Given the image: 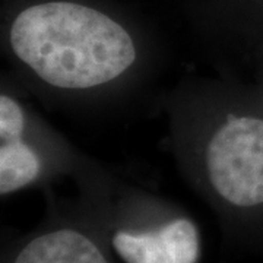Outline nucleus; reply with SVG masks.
I'll list each match as a JSON object with an SVG mask.
<instances>
[{
	"label": "nucleus",
	"instance_id": "20e7f679",
	"mask_svg": "<svg viewBox=\"0 0 263 263\" xmlns=\"http://www.w3.org/2000/svg\"><path fill=\"white\" fill-rule=\"evenodd\" d=\"M15 263H108L100 249L85 235L60 230L32 240Z\"/></svg>",
	"mask_w": 263,
	"mask_h": 263
},
{
	"label": "nucleus",
	"instance_id": "39448f33",
	"mask_svg": "<svg viewBox=\"0 0 263 263\" xmlns=\"http://www.w3.org/2000/svg\"><path fill=\"white\" fill-rule=\"evenodd\" d=\"M41 168L35 152L19 139L3 141L0 146V193L6 195L37 179Z\"/></svg>",
	"mask_w": 263,
	"mask_h": 263
},
{
	"label": "nucleus",
	"instance_id": "423d86ee",
	"mask_svg": "<svg viewBox=\"0 0 263 263\" xmlns=\"http://www.w3.org/2000/svg\"><path fill=\"white\" fill-rule=\"evenodd\" d=\"M24 113L10 97H0V139H19L24 130Z\"/></svg>",
	"mask_w": 263,
	"mask_h": 263
},
{
	"label": "nucleus",
	"instance_id": "f257e3e1",
	"mask_svg": "<svg viewBox=\"0 0 263 263\" xmlns=\"http://www.w3.org/2000/svg\"><path fill=\"white\" fill-rule=\"evenodd\" d=\"M15 54L57 88L85 89L120 76L136 59L127 31L98 10L51 2L21 12L10 28Z\"/></svg>",
	"mask_w": 263,
	"mask_h": 263
},
{
	"label": "nucleus",
	"instance_id": "f03ea898",
	"mask_svg": "<svg viewBox=\"0 0 263 263\" xmlns=\"http://www.w3.org/2000/svg\"><path fill=\"white\" fill-rule=\"evenodd\" d=\"M206 167L212 186L230 203H263V120L230 117L208 145Z\"/></svg>",
	"mask_w": 263,
	"mask_h": 263
},
{
	"label": "nucleus",
	"instance_id": "7ed1b4c3",
	"mask_svg": "<svg viewBox=\"0 0 263 263\" xmlns=\"http://www.w3.org/2000/svg\"><path fill=\"white\" fill-rule=\"evenodd\" d=\"M113 246L126 263H195L199 254L196 227L189 219H176L146 234L120 231Z\"/></svg>",
	"mask_w": 263,
	"mask_h": 263
}]
</instances>
